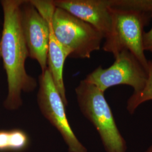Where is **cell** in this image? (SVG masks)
Returning <instances> with one entry per match:
<instances>
[{
	"instance_id": "6da1fadb",
	"label": "cell",
	"mask_w": 152,
	"mask_h": 152,
	"mask_svg": "<svg viewBox=\"0 0 152 152\" xmlns=\"http://www.w3.org/2000/svg\"><path fill=\"white\" fill-rule=\"evenodd\" d=\"M24 0L0 1L4 14L0 38V56L6 72L7 95L4 105L14 110L22 106V92H32L37 82L26 69L28 51L21 25L20 7Z\"/></svg>"
},
{
	"instance_id": "7a4b0ae2",
	"label": "cell",
	"mask_w": 152,
	"mask_h": 152,
	"mask_svg": "<svg viewBox=\"0 0 152 152\" xmlns=\"http://www.w3.org/2000/svg\"><path fill=\"white\" fill-rule=\"evenodd\" d=\"M83 115L94 126L107 152H126L127 145L115 121L104 92L85 80L75 88Z\"/></svg>"
},
{
	"instance_id": "3957f363",
	"label": "cell",
	"mask_w": 152,
	"mask_h": 152,
	"mask_svg": "<svg viewBox=\"0 0 152 152\" xmlns=\"http://www.w3.org/2000/svg\"><path fill=\"white\" fill-rule=\"evenodd\" d=\"M112 27L103 46L104 51L113 55L130 51L148 70V60L143 48L144 28L149 24L152 13L111 7Z\"/></svg>"
},
{
	"instance_id": "277c9868",
	"label": "cell",
	"mask_w": 152,
	"mask_h": 152,
	"mask_svg": "<svg viewBox=\"0 0 152 152\" xmlns=\"http://www.w3.org/2000/svg\"><path fill=\"white\" fill-rule=\"evenodd\" d=\"M55 35L68 58L88 59L100 49L103 35L86 22L55 7L51 17Z\"/></svg>"
},
{
	"instance_id": "5b68a950",
	"label": "cell",
	"mask_w": 152,
	"mask_h": 152,
	"mask_svg": "<svg viewBox=\"0 0 152 152\" xmlns=\"http://www.w3.org/2000/svg\"><path fill=\"white\" fill-rule=\"evenodd\" d=\"M114 58V63L109 67L103 68L99 66L84 80L103 92L120 85L132 87L133 93L141 91L147 81V69L129 51H123Z\"/></svg>"
},
{
	"instance_id": "8992f818",
	"label": "cell",
	"mask_w": 152,
	"mask_h": 152,
	"mask_svg": "<svg viewBox=\"0 0 152 152\" xmlns=\"http://www.w3.org/2000/svg\"><path fill=\"white\" fill-rule=\"evenodd\" d=\"M38 83L37 103L44 117L59 131L68 146L69 152H87L72 130L66 115V105L48 68L39 75Z\"/></svg>"
},
{
	"instance_id": "52a82bcc",
	"label": "cell",
	"mask_w": 152,
	"mask_h": 152,
	"mask_svg": "<svg viewBox=\"0 0 152 152\" xmlns=\"http://www.w3.org/2000/svg\"><path fill=\"white\" fill-rule=\"evenodd\" d=\"M20 17L28 57L36 60L44 72L48 68V23L30 0L23 1L20 7Z\"/></svg>"
},
{
	"instance_id": "ba28073f",
	"label": "cell",
	"mask_w": 152,
	"mask_h": 152,
	"mask_svg": "<svg viewBox=\"0 0 152 152\" xmlns=\"http://www.w3.org/2000/svg\"><path fill=\"white\" fill-rule=\"evenodd\" d=\"M55 6L63 9L96 28L105 38L112 27L110 0H55Z\"/></svg>"
},
{
	"instance_id": "9c48e42d",
	"label": "cell",
	"mask_w": 152,
	"mask_h": 152,
	"mask_svg": "<svg viewBox=\"0 0 152 152\" xmlns=\"http://www.w3.org/2000/svg\"><path fill=\"white\" fill-rule=\"evenodd\" d=\"M30 1L41 15L46 19L48 23L49 28L48 69L53 77L55 86L59 92L65 105H66L68 102L63 80V69L65 60L68 58V55L55 36L52 27L51 17L55 6L53 1Z\"/></svg>"
},
{
	"instance_id": "30bf717a",
	"label": "cell",
	"mask_w": 152,
	"mask_h": 152,
	"mask_svg": "<svg viewBox=\"0 0 152 152\" xmlns=\"http://www.w3.org/2000/svg\"><path fill=\"white\" fill-rule=\"evenodd\" d=\"M29 144V137L23 130L0 131V152H20L25 150Z\"/></svg>"
},
{
	"instance_id": "8fae6325",
	"label": "cell",
	"mask_w": 152,
	"mask_h": 152,
	"mask_svg": "<svg viewBox=\"0 0 152 152\" xmlns=\"http://www.w3.org/2000/svg\"><path fill=\"white\" fill-rule=\"evenodd\" d=\"M152 100V60H148V79L146 84L141 91L133 93L127 102V110L129 113L134 114L141 104Z\"/></svg>"
},
{
	"instance_id": "7c38bea8",
	"label": "cell",
	"mask_w": 152,
	"mask_h": 152,
	"mask_svg": "<svg viewBox=\"0 0 152 152\" xmlns=\"http://www.w3.org/2000/svg\"><path fill=\"white\" fill-rule=\"evenodd\" d=\"M111 7L152 13V0H110Z\"/></svg>"
},
{
	"instance_id": "4fadbf2b",
	"label": "cell",
	"mask_w": 152,
	"mask_h": 152,
	"mask_svg": "<svg viewBox=\"0 0 152 152\" xmlns=\"http://www.w3.org/2000/svg\"><path fill=\"white\" fill-rule=\"evenodd\" d=\"M143 48L144 51H148L152 53V27L145 32L143 35Z\"/></svg>"
},
{
	"instance_id": "5bb4252c",
	"label": "cell",
	"mask_w": 152,
	"mask_h": 152,
	"mask_svg": "<svg viewBox=\"0 0 152 152\" xmlns=\"http://www.w3.org/2000/svg\"><path fill=\"white\" fill-rule=\"evenodd\" d=\"M145 152H152V144L151 147H149V148Z\"/></svg>"
},
{
	"instance_id": "9a60e30c",
	"label": "cell",
	"mask_w": 152,
	"mask_h": 152,
	"mask_svg": "<svg viewBox=\"0 0 152 152\" xmlns=\"http://www.w3.org/2000/svg\"><path fill=\"white\" fill-rule=\"evenodd\" d=\"M1 33H0V38H1Z\"/></svg>"
},
{
	"instance_id": "2e32d148",
	"label": "cell",
	"mask_w": 152,
	"mask_h": 152,
	"mask_svg": "<svg viewBox=\"0 0 152 152\" xmlns=\"http://www.w3.org/2000/svg\"><path fill=\"white\" fill-rule=\"evenodd\" d=\"M0 60H1V56H0Z\"/></svg>"
}]
</instances>
